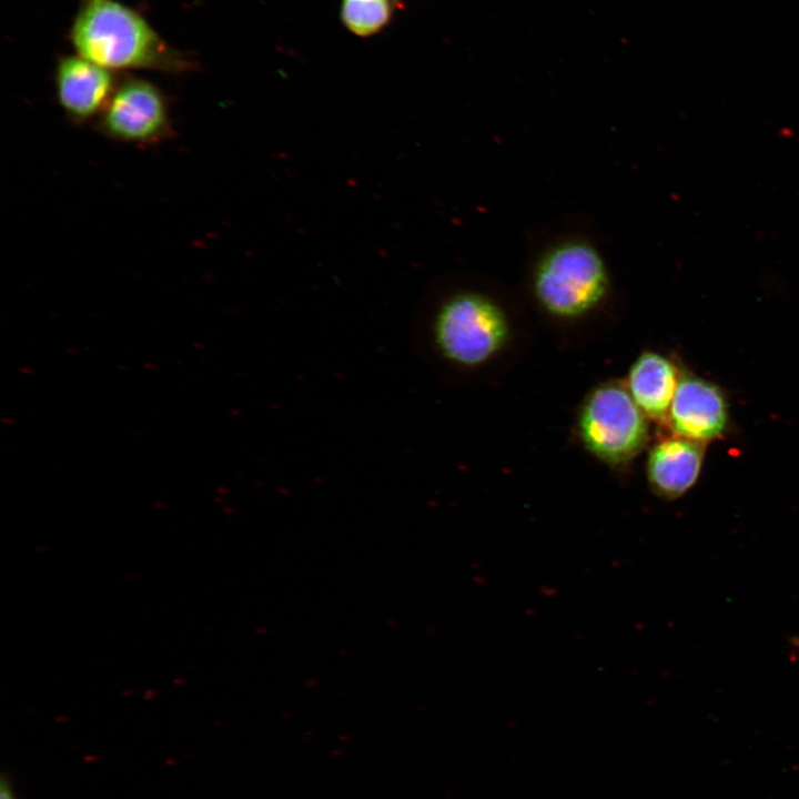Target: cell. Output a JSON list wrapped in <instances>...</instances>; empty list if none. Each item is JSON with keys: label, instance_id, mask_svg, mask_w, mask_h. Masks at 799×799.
<instances>
[{"label": "cell", "instance_id": "6da1fadb", "mask_svg": "<svg viewBox=\"0 0 799 799\" xmlns=\"http://www.w3.org/2000/svg\"><path fill=\"white\" fill-rule=\"evenodd\" d=\"M70 40L77 54L113 72L143 69L179 74L195 68L139 12L117 0H80Z\"/></svg>", "mask_w": 799, "mask_h": 799}, {"label": "cell", "instance_id": "7a4b0ae2", "mask_svg": "<svg viewBox=\"0 0 799 799\" xmlns=\"http://www.w3.org/2000/svg\"><path fill=\"white\" fill-rule=\"evenodd\" d=\"M609 286L599 251L585 240H565L547 250L533 272V291L549 314L574 318L595 309Z\"/></svg>", "mask_w": 799, "mask_h": 799}, {"label": "cell", "instance_id": "3957f363", "mask_svg": "<svg viewBox=\"0 0 799 799\" xmlns=\"http://www.w3.org/2000/svg\"><path fill=\"white\" fill-rule=\"evenodd\" d=\"M646 415L620 381L593 388L583 401L578 436L585 448L611 467L630 463L646 446L649 426Z\"/></svg>", "mask_w": 799, "mask_h": 799}, {"label": "cell", "instance_id": "277c9868", "mask_svg": "<svg viewBox=\"0 0 799 799\" xmlns=\"http://www.w3.org/2000/svg\"><path fill=\"white\" fill-rule=\"evenodd\" d=\"M432 336L445 360L471 367L487 362L504 347L509 325L504 311L493 300L465 292L451 296L439 306Z\"/></svg>", "mask_w": 799, "mask_h": 799}, {"label": "cell", "instance_id": "5b68a950", "mask_svg": "<svg viewBox=\"0 0 799 799\" xmlns=\"http://www.w3.org/2000/svg\"><path fill=\"white\" fill-rule=\"evenodd\" d=\"M97 130L115 142L151 146L174 135L169 100L154 83L127 77L119 83L94 122Z\"/></svg>", "mask_w": 799, "mask_h": 799}, {"label": "cell", "instance_id": "8992f818", "mask_svg": "<svg viewBox=\"0 0 799 799\" xmlns=\"http://www.w3.org/2000/svg\"><path fill=\"white\" fill-rule=\"evenodd\" d=\"M119 80L113 71L79 54L62 57L54 72L58 103L72 124L94 123L112 97Z\"/></svg>", "mask_w": 799, "mask_h": 799}, {"label": "cell", "instance_id": "52a82bcc", "mask_svg": "<svg viewBox=\"0 0 799 799\" xmlns=\"http://www.w3.org/2000/svg\"><path fill=\"white\" fill-rule=\"evenodd\" d=\"M728 422L721 388L702 377L681 374L666 422L672 434L706 444L722 436Z\"/></svg>", "mask_w": 799, "mask_h": 799}, {"label": "cell", "instance_id": "ba28073f", "mask_svg": "<svg viewBox=\"0 0 799 799\" xmlns=\"http://www.w3.org/2000/svg\"><path fill=\"white\" fill-rule=\"evenodd\" d=\"M706 444L672 435L658 441L649 451L646 474L653 493L666 500L684 496L697 483Z\"/></svg>", "mask_w": 799, "mask_h": 799}, {"label": "cell", "instance_id": "9c48e42d", "mask_svg": "<svg viewBox=\"0 0 799 799\" xmlns=\"http://www.w3.org/2000/svg\"><path fill=\"white\" fill-rule=\"evenodd\" d=\"M680 375L670 358L645 351L631 364L625 384L648 419L666 423Z\"/></svg>", "mask_w": 799, "mask_h": 799}, {"label": "cell", "instance_id": "30bf717a", "mask_svg": "<svg viewBox=\"0 0 799 799\" xmlns=\"http://www.w3.org/2000/svg\"><path fill=\"white\" fill-rule=\"evenodd\" d=\"M392 12L391 0H341V20L358 37L378 33L391 21Z\"/></svg>", "mask_w": 799, "mask_h": 799}, {"label": "cell", "instance_id": "8fae6325", "mask_svg": "<svg viewBox=\"0 0 799 799\" xmlns=\"http://www.w3.org/2000/svg\"><path fill=\"white\" fill-rule=\"evenodd\" d=\"M0 799H16L11 785L4 777L1 779Z\"/></svg>", "mask_w": 799, "mask_h": 799}, {"label": "cell", "instance_id": "7c38bea8", "mask_svg": "<svg viewBox=\"0 0 799 799\" xmlns=\"http://www.w3.org/2000/svg\"><path fill=\"white\" fill-rule=\"evenodd\" d=\"M790 643H791L792 647H793L797 651H799V637H792L791 640H790Z\"/></svg>", "mask_w": 799, "mask_h": 799}]
</instances>
